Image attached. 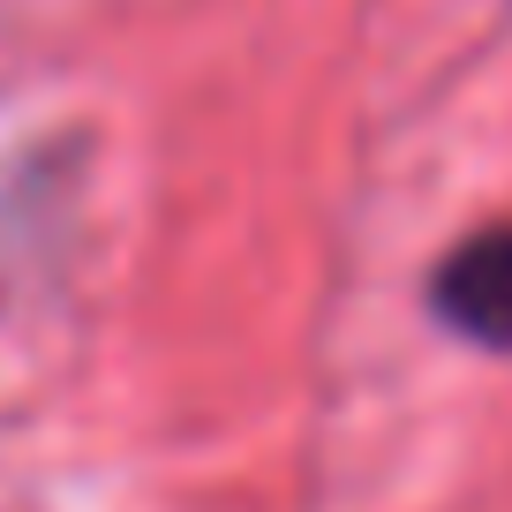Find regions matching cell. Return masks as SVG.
<instances>
[{
    "label": "cell",
    "instance_id": "obj_1",
    "mask_svg": "<svg viewBox=\"0 0 512 512\" xmlns=\"http://www.w3.org/2000/svg\"><path fill=\"white\" fill-rule=\"evenodd\" d=\"M437 317L475 347H512V226L475 234L437 272Z\"/></svg>",
    "mask_w": 512,
    "mask_h": 512
}]
</instances>
